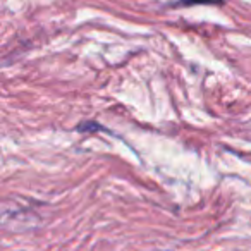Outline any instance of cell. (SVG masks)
I'll use <instances>...</instances> for the list:
<instances>
[{"instance_id":"cell-1","label":"cell","mask_w":251,"mask_h":251,"mask_svg":"<svg viewBox=\"0 0 251 251\" xmlns=\"http://www.w3.org/2000/svg\"><path fill=\"white\" fill-rule=\"evenodd\" d=\"M219 4L222 0H182V4Z\"/></svg>"}]
</instances>
